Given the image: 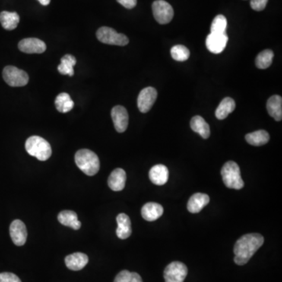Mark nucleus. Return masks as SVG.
Segmentation results:
<instances>
[{
  "label": "nucleus",
  "mask_w": 282,
  "mask_h": 282,
  "mask_svg": "<svg viewBox=\"0 0 282 282\" xmlns=\"http://www.w3.org/2000/svg\"><path fill=\"white\" fill-rule=\"evenodd\" d=\"M264 243V238L260 234H247L241 237L234 247L235 264L239 266L246 264Z\"/></svg>",
  "instance_id": "nucleus-1"
},
{
  "label": "nucleus",
  "mask_w": 282,
  "mask_h": 282,
  "mask_svg": "<svg viewBox=\"0 0 282 282\" xmlns=\"http://www.w3.org/2000/svg\"><path fill=\"white\" fill-rule=\"evenodd\" d=\"M75 164L87 176H94L100 169L98 156L88 149L78 150L74 156Z\"/></svg>",
  "instance_id": "nucleus-2"
},
{
  "label": "nucleus",
  "mask_w": 282,
  "mask_h": 282,
  "mask_svg": "<svg viewBox=\"0 0 282 282\" xmlns=\"http://www.w3.org/2000/svg\"><path fill=\"white\" fill-rule=\"evenodd\" d=\"M25 149L30 156L39 161H46L52 155V148L47 140L39 136L29 137L25 143Z\"/></svg>",
  "instance_id": "nucleus-3"
},
{
  "label": "nucleus",
  "mask_w": 282,
  "mask_h": 282,
  "mask_svg": "<svg viewBox=\"0 0 282 282\" xmlns=\"http://www.w3.org/2000/svg\"><path fill=\"white\" fill-rule=\"evenodd\" d=\"M222 179L226 188L240 190L243 188V180L241 176L240 168L236 162L229 161L226 162L221 169Z\"/></svg>",
  "instance_id": "nucleus-4"
},
{
  "label": "nucleus",
  "mask_w": 282,
  "mask_h": 282,
  "mask_svg": "<svg viewBox=\"0 0 282 282\" xmlns=\"http://www.w3.org/2000/svg\"><path fill=\"white\" fill-rule=\"evenodd\" d=\"M96 37L105 44L123 46L129 43V39L126 36L118 33L112 28H100L96 32Z\"/></svg>",
  "instance_id": "nucleus-5"
},
{
  "label": "nucleus",
  "mask_w": 282,
  "mask_h": 282,
  "mask_svg": "<svg viewBox=\"0 0 282 282\" xmlns=\"http://www.w3.org/2000/svg\"><path fill=\"white\" fill-rule=\"evenodd\" d=\"M4 81L12 87L24 86L29 83V74L14 66H7L3 71Z\"/></svg>",
  "instance_id": "nucleus-6"
},
{
  "label": "nucleus",
  "mask_w": 282,
  "mask_h": 282,
  "mask_svg": "<svg viewBox=\"0 0 282 282\" xmlns=\"http://www.w3.org/2000/svg\"><path fill=\"white\" fill-rule=\"evenodd\" d=\"M153 15L158 22L166 24L170 22L174 16L172 6L164 0H156L152 4Z\"/></svg>",
  "instance_id": "nucleus-7"
},
{
  "label": "nucleus",
  "mask_w": 282,
  "mask_h": 282,
  "mask_svg": "<svg viewBox=\"0 0 282 282\" xmlns=\"http://www.w3.org/2000/svg\"><path fill=\"white\" fill-rule=\"evenodd\" d=\"M188 272V267L183 263H171L165 269V280L166 282H184Z\"/></svg>",
  "instance_id": "nucleus-8"
},
{
  "label": "nucleus",
  "mask_w": 282,
  "mask_h": 282,
  "mask_svg": "<svg viewBox=\"0 0 282 282\" xmlns=\"http://www.w3.org/2000/svg\"><path fill=\"white\" fill-rule=\"evenodd\" d=\"M157 90L154 87H146L140 91L137 98V106L142 113H147L151 109L157 99Z\"/></svg>",
  "instance_id": "nucleus-9"
},
{
  "label": "nucleus",
  "mask_w": 282,
  "mask_h": 282,
  "mask_svg": "<svg viewBox=\"0 0 282 282\" xmlns=\"http://www.w3.org/2000/svg\"><path fill=\"white\" fill-rule=\"evenodd\" d=\"M227 42L228 36L226 32L222 34L210 33L206 38V47L213 54H220L224 50Z\"/></svg>",
  "instance_id": "nucleus-10"
},
{
  "label": "nucleus",
  "mask_w": 282,
  "mask_h": 282,
  "mask_svg": "<svg viewBox=\"0 0 282 282\" xmlns=\"http://www.w3.org/2000/svg\"><path fill=\"white\" fill-rule=\"evenodd\" d=\"M10 235L14 245L22 246L27 241L28 232L25 225L21 220H15L10 226Z\"/></svg>",
  "instance_id": "nucleus-11"
},
{
  "label": "nucleus",
  "mask_w": 282,
  "mask_h": 282,
  "mask_svg": "<svg viewBox=\"0 0 282 282\" xmlns=\"http://www.w3.org/2000/svg\"><path fill=\"white\" fill-rule=\"evenodd\" d=\"M112 118L117 132H125L129 124V115L126 109L120 105L114 107L112 110Z\"/></svg>",
  "instance_id": "nucleus-12"
},
{
  "label": "nucleus",
  "mask_w": 282,
  "mask_h": 282,
  "mask_svg": "<svg viewBox=\"0 0 282 282\" xmlns=\"http://www.w3.org/2000/svg\"><path fill=\"white\" fill-rule=\"evenodd\" d=\"M18 48L25 54H42L46 49V45L43 41L36 38H28L20 41Z\"/></svg>",
  "instance_id": "nucleus-13"
},
{
  "label": "nucleus",
  "mask_w": 282,
  "mask_h": 282,
  "mask_svg": "<svg viewBox=\"0 0 282 282\" xmlns=\"http://www.w3.org/2000/svg\"><path fill=\"white\" fill-rule=\"evenodd\" d=\"M126 173L120 168L114 169L108 178V184L109 188L114 191H122L125 186Z\"/></svg>",
  "instance_id": "nucleus-14"
},
{
  "label": "nucleus",
  "mask_w": 282,
  "mask_h": 282,
  "mask_svg": "<svg viewBox=\"0 0 282 282\" xmlns=\"http://www.w3.org/2000/svg\"><path fill=\"white\" fill-rule=\"evenodd\" d=\"M149 178L150 181L156 185L162 186L166 184L169 179V170L164 165H156L150 169Z\"/></svg>",
  "instance_id": "nucleus-15"
},
{
  "label": "nucleus",
  "mask_w": 282,
  "mask_h": 282,
  "mask_svg": "<svg viewBox=\"0 0 282 282\" xmlns=\"http://www.w3.org/2000/svg\"><path fill=\"white\" fill-rule=\"evenodd\" d=\"M163 207L156 202H148L144 204L141 210L143 218L147 221H156L163 214Z\"/></svg>",
  "instance_id": "nucleus-16"
},
{
  "label": "nucleus",
  "mask_w": 282,
  "mask_h": 282,
  "mask_svg": "<svg viewBox=\"0 0 282 282\" xmlns=\"http://www.w3.org/2000/svg\"><path fill=\"white\" fill-rule=\"evenodd\" d=\"M88 262V257L83 252H74L65 258L67 267L74 271H78L84 268Z\"/></svg>",
  "instance_id": "nucleus-17"
},
{
  "label": "nucleus",
  "mask_w": 282,
  "mask_h": 282,
  "mask_svg": "<svg viewBox=\"0 0 282 282\" xmlns=\"http://www.w3.org/2000/svg\"><path fill=\"white\" fill-rule=\"evenodd\" d=\"M208 194L196 193L193 194L188 202V210L191 213H198L202 210L204 206L210 202Z\"/></svg>",
  "instance_id": "nucleus-18"
},
{
  "label": "nucleus",
  "mask_w": 282,
  "mask_h": 282,
  "mask_svg": "<svg viewBox=\"0 0 282 282\" xmlns=\"http://www.w3.org/2000/svg\"><path fill=\"white\" fill-rule=\"evenodd\" d=\"M116 220L118 223V228L116 230L117 236L120 239H126L132 234L130 217L125 213H120L117 216Z\"/></svg>",
  "instance_id": "nucleus-19"
},
{
  "label": "nucleus",
  "mask_w": 282,
  "mask_h": 282,
  "mask_svg": "<svg viewBox=\"0 0 282 282\" xmlns=\"http://www.w3.org/2000/svg\"><path fill=\"white\" fill-rule=\"evenodd\" d=\"M267 109L269 115L279 122L282 119V98L278 95L270 96L267 100Z\"/></svg>",
  "instance_id": "nucleus-20"
},
{
  "label": "nucleus",
  "mask_w": 282,
  "mask_h": 282,
  "mask_svg": "<svg viewBox=\"0 0 282 282\" xmlns=\"http://www.w3.org/2000/svg\"><path fill=\"white\" fill-rule=\"evenodd\" d=\"M58 219L61 224L70 226L74 230H79L81 227V222L78 220V216L74 212L64 210L58 214Z\"/></svg>",
  "instance_id": "nucleus-21"
},
{
  "label": "nucleus",
  "mask_w": 282,
  "mask_h": 282,
  "mask_svg": "<svg viewBox=\"0 0 282 282\" xmlns=\"http://www.w3.org/2000/svg\"><path fill=\"white\" fill-rule=\"evenodd\" d=\"M191 128L194 132L199 134L202 138L207 139L210 137V125L206 122L204 118L199 115H196L191 118Z\"/></svg>",
  "instance_id": "nucleus-22"
},
{
  "label": "nucleus",
  "mask_w": 282,
  "mask_h": 282,
  "mask_svg": "<svg viewBox=\"0 0 282 282\" xmlns=\"http://www.w3.org/2000/svg\"><path fill=\"white\" fill-rule=\"evenodd\" d=\"M235 108H236V104L235 100L230 97H226L222 100L218 108H216L215 115L218 119L223 120L235 111Z\"/></svg>",
  "instance_id": "nucleus-23"
},
{
  "label": "nucleus",
  "mask_w": 282,
  "mask_h": 282,
  "mask_svg": "<svg viewBox=\"0 0 282 282\" xmlns=\"http://www.w3.org/2000/svg\"><path fill=\"white\" fill-rule=\"evenodd\" d=\"M20 17L16 12L3 11L0 13V23L6 30H14L18 25Z\"/></svg>",
  "instance_id": "nucleus-24"
},
{
  "label": "nucleus",
  "mask_w": 282,
  "mask_h": 282,
  "mask_svg": "<svg viewBox=\"0 0 282 282\" xmlns=\"http://www.w3.org/2000/svg\"><path fill=\"white\" fill-rule=\"evenodd\" d=\"M245 140L252 146H263L270 140V135L265 130H257L245 136Z\"/></svg>",
  "instance_id": "nucleus-25"
},
{
  "label": "nucleus",
  "mask_w": 282,
  "mask_h": 282,
  "mask_svg": "<svg viewBox=\"0 0 282 282\" xmlns=\"http://www.w3.org/2000/svg\"><path fill=\"white\" fill-rule=\"evenodd\" d=\"M74 101L68 93H61L55 99L57 110L61 113H68L74 108Z\"/></svg>",
  "instance_id": "nucleus-26"
},
{
  "label": "nucleus",
  "mask_w": 282,
  "mask_h": 282,
  "mask_svg": "<svg viewBox=\"0 0 282 282\" xmlns=\"http://www.w3.org/2000/svg\"><path fill=\"white\" fill-rule=\"evenodd\" d=\"M76 59L71 54L64 55L61 60V64L58 67V71L61 74H68L69 76L74 75V66L76 64Z\"/></svg>",
  "instance_id": "nucleus-27"
},
{
  "label": "nucleus",
  "mask_w": 282,
  "mask_h": 282,
  "mask_svg": "<svg viewBox=\"0 0 282 282\" xmlns=\"http://www.w3.org/2000/svg\"><path fill=\"white\" fill-rule=\"evenodd\" d=\"M274 59V52L271 49H265L258 54L255 58V66L260 69H266L271 65Z\"/></svg>",
  "instance_id": "nucleus-28"
},
{
  "label": "nucleus",
  "mask_w": 282,
  "mask_h": 282,
  "mask_svg": "<svg viewBox=\"0 0 282 282\" xmlns=\"http://www.w3.org/2000/svg\"><path fill=\"white\" fill-rule=\"evenodd\" d=\"M171 56L176 61H185L190 58V51L183 45H176L171 49Z\"/></svg>",
  "instance_id": "nucleus-29"
},
{
  "label": "nucleus",
  "mask_w": 282,
  "mask_h": 282,
  "mask_svg": "<svg viewBox=\"0 0 282 282\" xmlns=\"http://www.w3.org/2000/svg\"><path fill=\"white\" fill-rule=\"evenodd\" d=\"M114 282H143V280L140 274L137 273L122 270L117 274Z\"/></svg>",
  "instance_id": "nucleus-30"
},
{
  "label": "nucleus",
  "mask_w": 282,
  "mask_h": 282,
  "mask_svg": "<svg viewBox=\"0 0 282 282\" xmlns=\"http://www.w3.org/2000/svg\"><path fill=\"white\" fill-rule=\"evenodd\" d=\"M227 20L223 15H217L213 20L211 25V33H217L222 34L226 32Z\"/></svg>",
  "instance_id": "nucleus-31"
},
{
  "label": "nucleus",
  "mask_w": 282,
  "mask_h": 282,
  "mask_svg": "<svg viewBox=\"0 0 282 282\" xmlns=\"http://www.w3.org/2000/svg\"><path fill=\"white\" fill-rule=\"evenodd\" d=\"M0 282H21L16 274L4 272L0 274Z\"/></svg>",
  "instance_id": "nucleus-32"
},
{
  "label": "nucleus",
  "mask_w": 282,
  "mask_h": 282,
  "mask_svg": "<svg viewBox=\"0 0 282 282\" xmlns=\"http://www.w3.org/2000/svg\"><path fill=\"white\" fill-rule=\"evenodd\" d=\"M268 0H251L250 5L255 11H262L265 9Z\"/></svg>",
  "instance_id": "nucleus-33"
},
{
  "label": "nucleus",
  "mask_w": 282,
  "mask_h": 282,
  "mask_svg": "<svg viewBox=\"0 0 282 282\" xmlns=\"http://www.w3.org/2000/svg\"><path fill=\"white\" fill-rule=\"evenodd\" d=\"M117 2L126 9H133L137 6V0H117Z\"/></svg>",
  "instance_id": "nucleus-34"
},
{
  "label": "nucleus",
  "mask_w": 282,
  "mask_h": 282,
  "mask_svg": "<svg viewBox=\"0 0 282 282\" xmlns=\"http://www.w3.org/2000/svg\"><path fill=\"white\" fill-rule=\"evenodd\" d=\"M42 6H48L50 3V0H38Z\"/></svg>",
  "instance_id": "nucleus-35"
}]
</instances>
